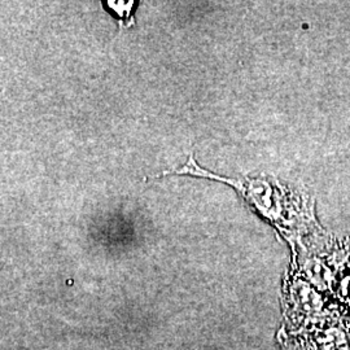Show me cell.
<instances>
[{
  "instance_id": "cell-1",
  "label": "cell",
  "mask_w": 350,
  "mask_h": 350,
  "mask_svg": "<svg viewBox=\"0 0 350 350\" xmlns=\"http://www.w3.org/2000/svg\"><path fill=\"white\" fill-rule=\"evenodd\" d=\"M105 4L112 12L120 17L121 25L127 27L135 23L134 18L131 17V11L134 10L135 1H105Z\"/></svg>"
}]
</instances>
